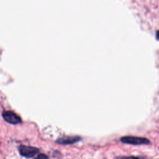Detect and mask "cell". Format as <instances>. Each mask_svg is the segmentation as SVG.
<instances>
[{"mask_svg": "<svg viewBox=\"0 0 159 159\" xmlns=\"http://www.w3.org/2000/svg\"><path fill=\"white\" fill-rule=\"evenodd\" d=\"M120 140L124 144L133 145H148L150 143V141L147 138L136 136H125L121 137Z\"/></svg>", "mask_w": 159, "mask_h": 159, "instance_id": "obj_1", "label": "cell"}, {"mask_svg": "<svg viewBox=\"0 0 159 159\" xmlns=\"http://www.w3.org/2000/svg\"><path fill=\"white\" fill-rule=\"evenodd\" d=\"M18 150L20 155L27 158H32L34 157L39 152V149L37 148L31 146H27V145H21L19 146Z\"/></svg>", "mask_w": 159, "mask_h": 159, "instance_id": "obj_2", "label": "cell"}, {"mask_svg": "<svg viewBox=\"0 0 159 159\" xmlns=\"http://www.w3.org/2000/svg\"><path fill=\"white\" fill-rule=\"evenodd\" d=\"M3 116L5 120L11 124H18L21 122V118L16 112L10 110L4 111L3 112Z\"/></svg>", "mask_w": 159, "mask_h": 159, "instance_id": "obj_3", "label": "cell"}, {"mask_svg": "<svg viewBox=\"0 0 159 159\" xmlns=\"http://www.w3.org/2000/svg\"><path fill=\"white\" fill-rule=\"evenodd\" d=\"M82 138L80 136H65L58 139L56 143L61 145H70L80 141Z\"/></svg>", "mask_w": 159, "mask_h": 159, "instance_id": "obj_4", "label": "cell"}, {"mask_svg": "<svg viewBox=\"0 0 159 159\" xmlns=\"http://www.w3.org/2000/svg\"><path fill=\"white\" fill-rule=\"evenodd\" d=\"M35 159H49V157L47 155L44 154H40L36 157Z\"/></svg>", "mask_w": 159, "mask_h": 159, "instance_id": "obj_5", "label": "cell"}, {"mask_svg": "<svg viewBox=\"0 0 159 159\" xmlns=\"http://www.w3.org/2000/svg\"><path fill=\"white\" fill-rule=\"evenodd\" d=\"M121 159H142L140 157H134V156H131V157H124L121 158Z\"/></svg>", "mask_w": 159, "mask_h": 159, "instance_id": "obj_6", "label": "cell"}]
</instances>
